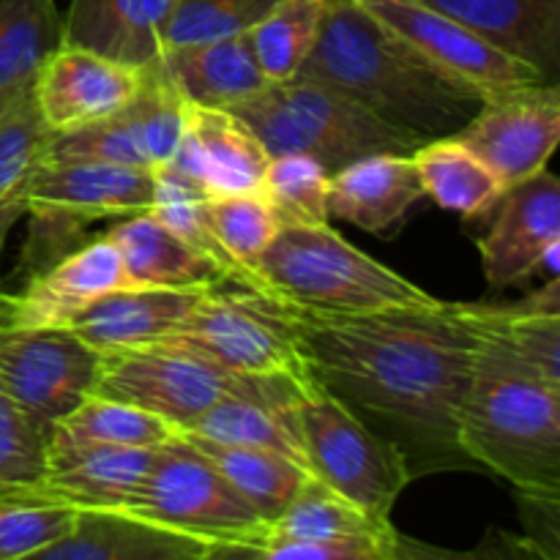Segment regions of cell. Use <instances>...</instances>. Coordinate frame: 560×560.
Masks as SVG:
<instances>
[{"label": "cell", "mask_w": 560, "mask_h": 560, "mask_svg": "<svg viewBox=\"0 0 560 560\" xmlns=\"http://www.w3.org/2000/svg\"><path fill=\"white\" fill-rule=\"evenodd\" d=\"M295 342L323 388L402 452L410 476L474 468L457 421L474 366L470 304L355 317H290Z\"/></svg>", "instance_id": "cell-1"}, {"label": "cell", "mask_w": 560, "mask_h": 560, "mask_svg": "<svg viewBox=\"0 0 560 560\" xmlns=\"http://www.w3.org/2000/svg\"><path fill=\"white\" fill-rule=\"evenodd\" d=\"M295 80L317 82L419 145L454 137L479 109L481 96L427 63L359 0H323V20Z\"/></svg>", "instance_id": "cell-2"}, {"label": "cell", "mask_w": 560, "mask_h": 560, "mask_svg": "<svg viewBox=\"0 0 560 560\" xmlns=\"http://www.w3.org/2000/svg\"><path fill=\"white\" fill-rule=\"evenodd\" d=\"M474 320V366L459 408V448L514 492L560 495V392L520 366Z\"/></svg>", "instance_id": "cell-3"}, {"label": "cell", "mask_w": 560, "mask_h": 560, "mask_svg": "<svg viewBox=\"0 0 560 560\" xmlns=\"http://www.w3.org/2000/svg\"><path fill=\"white\" fill-rule=\"evenodd\" d=\"M257 273L262 299L290 317H355L438 301L328 222L279 224Z\"/></svg>", "instance_id": "cell-4"}, {"label": "cell", "mask_w": 560, "mask_h": 560, "mask_svg": "<svg viewBox=\"0 0 560 560\" xmlns=\"http://www.w3.org/2000/svg\"><path fill=\"white\" fill-rule=\"evenodd\" d=\"M268 156L304 153L328 173L372 153H413L419 142L366 113L342 93L306 80L268 82L260 93L230 107Z\"/></svg>", "instance_id": "cell-5"}, {"label": "cell", "mask_w": 560, "mask_h": 560, "mask_svg": "<svg viewBox=\"0 0 560 560\" xmlns=\"http://www.w3.org/2000/svg\"><path fill=\"white\" fill-rule=\"evenodd\" d=\"M153 173L102 162H38L25 195L31 219L22 271L36 277L77 249L82 230L96 222L151 213Z\"/></svg>", "instance_id": "cell-6"}, {"label": "cell", "mask_w": 560, "mask_h": 560, "mask_svg": "<svg viewBox=\"0 0 560 560\" xmlns=\"http://www.w3.org/2000/svg\"><path fill=\"white\" fill-rule=\"evenodd\" d=\"M295 432L310 476L370 517L392 523V509L413 481L402 452L312 381L293 402Z\"/></svg>", "instance_id": "cell-7"}, {"label": "cell", "mask_w": 560, "mask_h": 560, "mask_svg": "<svg viewBox=\"0 0 560 560\" xmlns=\"http://www.w3.org/2000/svg\"><path fill=\"white\" fill-rule=\"evenodd\" d=\"M162 342L197 353L246 381H312L290 315L235 284L206 290Z\"/></svg>", "instance_id": "cell-8"}, {"label": "cell", "mask_w": 560, "mask_h": 560, "mask_svg": "<svg viewBox=\"0 0 560 560\" xmlns=\"http://www.w3.org/2000/svg\"><path fill=\"white\" fill-rule=\"evenodd\" d=\"M98 355L102 359H98L96 394L137 405L167 421L170 427H175V432L189 430L208 408L230 394L290 397L306 386V383L235 377L197 353L167 342L109 350Z\"/></svg>", "instance_id": "cell-9"}, {"label": "cell", "mask_w": 560, "mask_h": 560, "mask_svg": "<svg viewBox=\"0 0 560 560\" xmlns=\"http://www.w3.org/2000/svg\"><path fill=\"white\" fill-rule=\"evenodd\" d=\"M124 512L211 545H266L271 528L178 432L156 448Z\"/></svg>", "instance_id": "cell-10"}, {"label": "cell", "mask_w": 560, "mask_h": 560, "mask_svg": "<svg viewBox=\"0 0 560 560\" xmlns=\"http://www.w3.org/2000/svg\"><path fill=\"white\" fill-rule=\"evenodd\" d=\"M184 135V98L153 60L137 96L107 120L69 135H49L38 162H102L145 173L167 167Z\"/></svg>", "instance_id": "cell-11"}, {"label": "cell", "mask_w": 560, "mask_h": 560, "mask_svg": "<svg viewBox=\"0 0 560 560\" xmlns=\"http://www.w3.org/2000/svg\"><path fill=\"white\" fill-rule=\"evenodd\" d=\"M98 359L66 326L0 323V386L47 432L96 394Z\"/></svg>", "instance_id": "cell-12"}, {"label": "cell", "mask_w": 560, "mask_h": 560, "mask_svg": "<svg viewBox=\"0 0 560 560\" xmlns=\"http://www.w3.org/2000/svg\"><path fill=\"white\" fill-rule=\"evenodd\" d=\"M359 3L383 25L392 27L402 42H408L441 74L479 93L481 102L512 88L545 82V77L528 63L501 52L463 22L441 14L421 0H359Z\"/></svg>", "instance_id": "cell-13"}, {"label": "cell", "mask_w": 560, "mask_h": 560, "mask_svg": "<svg viewBox=\"0 0 560 560\" xmlns=\"http://www.w3.org/2000/svg\"><path fill=\"white\" fill-rule=\"evenodd\" d=\"M454 137L479 153L512 186L547 170L560 140V85L512 88L485 98L474 118Z\"/></svg>", "instance_id": "cell-14"}, {"label": "cell", "mask_w": 560, "mask_h": 560, "mask_svg": "<svg viewBox=\"0 0 560 560\" xmlns=\"http://www.w3.org/2000/svg\"><path fill=\"white\" fill-rule=\"evenodd\" d=\"M490 228L476 238L490 290L523 284L547 268L558 277L560 180L550 170L512 186L492 208Z\"/></svg>", "instance_id": "cell-15"}, {"label": "cell", "mask_w": 560, "mask_h": 560, "mask_svg": "<svg viewBox=\"0 0 560 560\" xmlns=\"http://www.w3.org/2000/svg\"><path fill=\"white\" fill-rule=\"evenodd\" d=\"M140 82L142 69L63 44L36 71L31 98L49 135H69L124 109L137 96Z\"/></svg>", "instance_id": "cell-16"}, {"label": "cell", "mask_w": 560, "mask_h": 560, "mask_svg": "<svg viewBox=\"0 0 560 560\" xmlns=\"http://www.w3.org/2000/svg\"><path fill=\"white\" fill-rule=\"evenodd\" d=\"M120 288H126L124 260L118 246L102 235L25 279L20 293L5 295L0 323L69 326L93 301Z\"/></svg>", "instance_id": "cell-17"}, {"label": "cell", "mask_w": 560, "mask_h": 560, "mask_svg": "<svg viewBox=\"0 0 560 560\" xmlns=\"http://www.w3.org/2000/svg\"><path fill=\"white\" fill-rule=\"evenodd\" d=\"M268 162L262 142L238 115L184 102V135L170 164L208 197L260 191Z\"/></svg>", "instance_id": "cell-18"}, {"label": "cell", "mask_w": 560, "mask_h": 560, "mask_svg": "<svg viewBox=\"0 0 560 560\" xmlns=\"http://www.w3.org/2000/svg\"><path fill=\"white\" fill-rule=\"evenodd\" d=\"M156 448L74 446V443L49 441L42 498L63 503L77 512L82 509L124 512L145 481Z\"/></svg>", "instance_id": "cell-19"}, {"label": "cell", "mask_w": 560, "mask_h": 560, "mask_svg": "<svg viewBox=\"0 0 560 560\" xmlns=\"http://www.w3.org/2000/svg\"><path fill=\"white\" fill-rule=\"evenodd\" d=\"M211 541L113 509H82L69 534L22 560H202Z\"/></svg>", "instance_id": "cell-20"}, {"label": "cell", "mask_w": 560, "mask_h": 560, "mask_svg": "<svg viewBox=\"0 0 560 560\" xmlns=\"http://www.w3.org/2000/svg\"><path fill=\"white\" fill-rule=\"evenodd\" d=\"M463 22L501 52L539 71L545 82L560 77V0H421Z\"/></svg>", "instance_id": "cell-21"}, {"label": "cell", "mask_w": 560, "mask_h": 560, "mask_svg": "<svg viewBox=\"0 0 560 560\" xmlns=\"http://www.w3.org/2000/svg\"><path fill=\"white\" fill-rule=\"evenodd\" d=\"M424 197L410 153H372L328 178V219L386 235Z\"/></svg>", "instance_id": "cell-22"}, {"label": "cell", "mask_w": 560, "mask_h": 560, "mask_svg": "<svg viewBox=\"0 0 560 560\" xmlns=\"http://www.w3.org/2000/svg\"><path fill=\"white\" fill-rule=\"evenodd\" d=\"M202 293L206 290L120 288L93 301L66 328L96 353L162 342L195 310Z\"/></svg>", "instance_id": "cell-23"}, {"label": "cell", "mask_w": 560, "mask_h": 560, "mask_svg": "<svg viewBox=\"0 0 560 560\" xmlns=\"http://www.w3.org/2000/svg\"><path fill=\"white\" fill-rule=\"evenodd\" d=\"M175 0H71L63 44L145 69L164 52Z\"/></svg>", "instance_id": "cell-24"}, {"label": "cell", "mask_w": 560, "mask_h": 560, "mask_svg": "<svg viewBox=\"0 0 560 560\" xmlns=\"http://www.w3.org/2000/svg\"><path fill=\"white\" fill-rule=\"evenodd\" d=\"M104 235L118 246L126 288L211 290L228 284L224 273L208 257H202L153 213L120 219Z\"/></svg>", "instance_id": "cell-25"}, {"label": "cell", "mask_w": 560, "mask_h": 560, "mask_svg": "<svg viewBox=\"0 0 560 560\" xmlns=\"http://www.w3.org/2000/svg\"><path fill=\"white\" fill-rule=\"evenodd\" d=\"M156 63L184 102L206 107L230 109L268 85L252 52L249 36L164 49Z\"/></svg>", "instance_id": "cell-26"}, {"label": "cell", "mask_w": 560, "mask_h": 560, "mask_svg": "<svg viewBox=\"0 0 560 560\" xmlns=\"http://www.w3.org/2000/svg\"><path fill=\"white\" fill-rule=\"evenodd\" d=\"M479 326L520 366L560 392V282L550 277L514 306L474 304Z\"/></svg>", "instance_id": "cell-27"}, {"label": "cell", "mask_w": 560, "mask_h": 560, "mask_svg": "<svg viewBox=\"0 0 560 560\" xmlns=\"http://www.w3.org/2000/svg\"><path fill=\"white\" fill-rule=\"evenodd\" d=\"M410 156L424 197L463 219H481L509 191L501 175L459 137H438L416 148Z\"/></svg>", "instance_id": "cell-28"}, {"label": "cell", "mask_w": 560, "mask_h": 560, "mask_svg": "<svg viewBox=\"0 0 560 560\" xmlns=\"http://www.w3.org/2000/svg\"><path fill=\"white\" fill-rule=\"evenodd\" d=\"M299 394H290V397L284 394H230V397L219 399L213 408H208L189 430L180 432H191L197 438L228 443V446L268 448V452H277L304 465L293 419V402L299 399Z\"/></svg>", "instance_id": "cell-29"}, {"label": "cell", "mask_w": 560, "mask_h": 560, "mask_svg": "<svg viewBox=\"0 0 560 560\" xmlns=\"http://www.w3.org/2000/svg\"><path fill=\"white\" fill-rule=\"evenodd\" d=\"M178 435L189 441L268 525L288 509L295 492L310 479V470L304 465L268 448L228 446V443L197 438L191 432H178Z\"/></svg>", "instance_id": "cell-30"}, {"label": "cell", "mask_w": 560, "mask_h": 560, "mask_svg": "<svg viewBox=\"0 0 560 560\" xmlns=\"http://www.w3.org/2000/svg\"><path fill=\"white\" fill-rule=\"evenodd\" d=\"M392 523L370 517L310 476L293 501L268 528L266 541H359L392 539Z\"/></svg>", "instance_id": "cell-31"}, {"label": "cell", "mask_w": 560, "mask_h": 560, "mask_svg": "<svg viewBox=\"0 0 560 560\" xmlns=\"http://www.w3.org/2000/svg\"><path fill=\"white\" fill-rule=\"evenodd\" d=\"M175 435V427L124 399L91 394L49 430L52 443L74 446L156 448Z\"/></svg>", "instance_id": "cell-32"}, {"label": "cell", "mask_w": 560, "mask_h": 560, "mask_svg": "<svg viewBox=\"0 0 560 560\" xmlns=\"http://www.w3.org/2000/svg\"><path fill=\"white\" fill-rule=\"evenodd\" d=\"M60 47L63 16L55 0H0V91L31 85Z\"/></svg>", "instance_id": "cell-33"}, {"label": "cell", "mask_w": 560, "mask_h": 560, "mask_svg": "<svg viewBox=\"0 0 560 560\" xmlns=\"http://www.w3.org/2000/svg\"><path fill=\"white\" fill-rule=\"evenodd\" d=\"M208 224L238 273V288L260 295V257L279 233V219L260 191L208 197Z\"/></svg>", "instance_id": "cell-34"}, {"label": "cell", "mask_w": 560, "mask_h": 560, "mask_svg": "<svg viewBox=\"0 0 560 560\" xmlns=\"http://www.w3.org/2000/svg\"><path fill=\"white\" fill-rule=\"evenodd\" d=\"M323 0H282L246 36L268 82L293 80L317 42Z\"/></svg>", "instance_id": "cell-35"}, {"label": "cell", "mask_w": 560, "mask_h": 560, "mask_svg": "<svg viewBox=\"0 0 560 560\" xmlns=\"http://www.w3.org/2000/svg\"><path fill=\"white\" fill-rule=\"evenodd\" d=\"M49 131L27 96L0 126V255L9 233L25 217V195Z\"/></svg>", "instance_id": "cell-36"}, {"label": "cell", "mask_w": 560, "mask_h": 560, "mask_svg": "<svg viewBox=\"0 0 560 560\" xmlns=\"http://www.w3.org/2000/svg\"><path fill=\"white\" fill-rule=\"evenodd\" d=\"M49 432L0 386V501L42 498Z\"/></svg>", "instance_id": "cell-37"}, {"label": "cell", "mask_w": 560, "mask_h": 560, "mask_svg": "<svg viewBox=\"0 0 560 560\" xmlns=\"http://www.w3.org/2000/svg\"><path fill=\"white\" fill-rule=\"evenodd\" d=\"M328 173L317 159L304 153L271 156L260 195L277 213L279 224L328 222Z\"/></svg>", "instance_id": "cell-38"}, {"label": "cell", "mask_w": 560, "mask_h": 560, "mask_svg": "<svg viewBox=\"0 0 560 560\" xmlns=\"http://www.w3.org/2000/svg\"><path fill=\"white\" fill-rule=\"evenodd\" d=\"M282 0H175L164 49L246 36Z\"/></svg>", "instance_id": "cell-39"}, {"label": "cell", "mask_w": 560, "mask_h": 560, "mask_svg": "<svg viewBox=\"0 0 560 560\" xmlns=\"http://www.w3.org/2000/svg\"><path fill=\"white\" fill-rule=\"evenodd\" d=\"M77 509L38 498L0 501V560H22L69 534Z\"/></svg>", "instance_id": "cell-40"}, {"label": "cell", "mask_w": 560, "mask_h": 560, "mask_svg": "<svg viewBox=\"0 0 560 560\" xmlns=\"http://www.w3.org/2000/svg\"><path fill=\"white\" fill-rule=\"evenodd\" d=\"M392 539L359 541H266L230 545V560H397Z\"/></svg>", "instance_id": "cell-41"}, {"label": "cell", "mask_w": 560, "mask_h": 560, "mask_svg": "<svg viewBox=\"0 0 560 560\" xmlns=\"http://www.w3.org/2000/svg\"><path fill=\"white\" fill-rule=\"evenodd\" d=\"M394 558L397 560H550L545 552L536 550L525 536L509 534L503 528H487L481 541L470 550H448V547L427 545V541L410 539L397 530L394 541Z\"/></svg>", "instance_id": "cell-42"}, {"label": "cell", "mask_w": 560, "mask_h": 560, "mask_svg": "<svg viewBox=\"0 0 560 560\" xmlns=\"http://www.w3.org/2000/svg\"><path fill=\"white\" fill-rule=\"evenodd\" d=\"M517 506L525 539L550 560H560V495L517 492Z\"/></svg>", "instance_id": "cell-43"}, {"label": "cell", "mask_w": 560, "mask_h": 560, "mask_svg": "<svg viewBox=\"0 0 560 560\" xmlns=\"http://www.w3.org/2000/svg\"><path fill=\"white\" fill-rule=\"evenodd\" d=\"M27 96H31V85L14 88V91H0V126H3V120L9 118Z\"/></svg>", "instance_id": "cell-44"}, {"label": "cell", "mask_w": 560, "mask_h": 560, "mask_svg": "<svg viewBox=\"0 0 560 560\" xmlns=\"http://www.w3.org/2000/svg\"><path fill=\"white\" fill-rule=\"evenodd\" d=\"M202 560H230V545H219V547H213L211 552H208L206 558Z\"/></svg>", "instance_id": "cell-45"}, {"label": "cell", "mask_w": 560, "mask_h": 560, "mask_svg": "<svg viewBox=\"0 0 560 560\" xmlns=\"http://www.w3.org/2000/svg\"><path fill=\"white\" fill-rule=\"evenodd\" d=\"M3 299H5V295H3V293H0V310H3Z\"/></svg>", "instance_id": "cell-46"}]
</instances>
